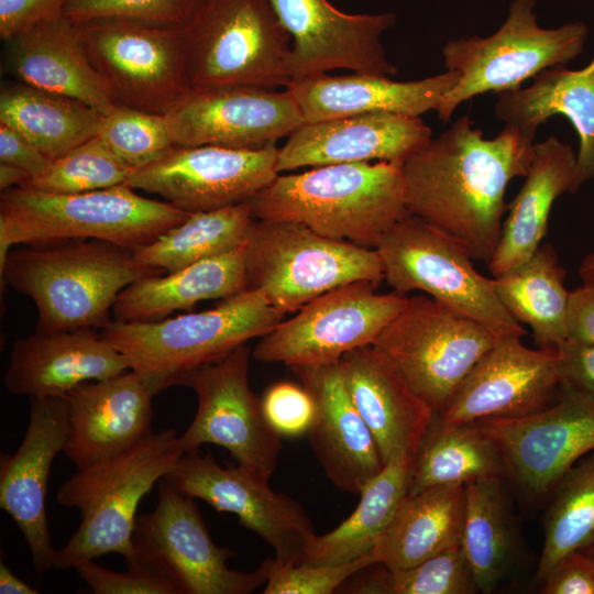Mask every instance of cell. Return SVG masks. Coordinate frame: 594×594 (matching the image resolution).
Instances as JSON below:
<instances>
[{"mask_svg":"<svg viewBox=\"0 0 594 594\" xmlns=\"http://www.w3.org/2000/svg\"><path fill=\"white\" fill-rule=\"evenodd\" d=\"M534 143L510 125L487 139L469 114L461 116L402 163L407 211L488 264L507 210V186L527 175Z\"/></svg>","mask_w":594,"mask_h":594,"instance_id":"obj_1","label":"cell"},{"mask_svg":"<svg viewBox=\"0 0 594 594\" xmlns=\"http://www.w3.org/2000/svg\"><path fill=\"white\" fill-rule=\"evenodd\" d=\"M248 202L255 219L297 222L369 249L408 212L402 163L386 161L278 175Z\"/></svg>","mask_w":594,"mask_h":594,"instance_id":"obj_2","label":"cell"},{"mask_svg":"<svg viewBox=\"0 0 594 594\" xmlns=\"http://www.w3.org/2000/svg\"><path fill=\"white\" fill-rule=\"evenodd\" d=\"M163 272L142 264L134 252L100 240L25 244L10 252L0 271L3 282L30 297L37 331L101 328L120 293L132 283Z\"/></svg>","mask_w":594,"mask_h":594,"instance_id":"obj_3","label":"cell"},{"mask_svg":"<svg viewBox=\"0 0 594 594\" xmlns=\"http://www.w3.org/2000/svg\"><path fill=\"white\" fill-rule=\"evenodd\" d=\"M178 437L172 428L153 431L117 454L77 469L62 484L57 503L78 509L81 520L55 551L53 568L74 569L107 553H119L125 562L134 558L138 506L183 457Z\"/></svg>","mask_w":594,"mask_h":594,"instance_id":"obj_4","label":"cell"},{"mask_svg":"<svg viewBox=\"0 0 594 594\" xmlns=\"http://www.w3.org/2000/svg\"><path fill=\"white\" fill-rule=\"evenodd\" d=\"M285 316L258 290L248 288L199 312L153 321H111L101 334L155 396L183 385L190 373L249 340L265 336Z\"/></svg>","mask_w":594,"mask_h":594,"instance_id":"obj_5","label":"cell"},{"mask_svg":"<svg viewBox=\"0 0 594 594\" xmlns=\"http://www.w3.org/2000/svg\"><path fill=\"white\" fill-rule=\"evenodd\" d=\"M189 215L125 184L78 194L13 187L0 195V271L16 244L100 240L135 251Z\"/></svg>","mask_w":594,"mask_h":594,"instance_id":"obj_6","label":"cell"},{"mask_svg":"<svg viewBox=\"0 0 594 594\" xmlns=\"http://www.w3.org/2000/svg\"><path fill=\"white\" fill-rule=\"evenodd\" d=\"M537 0H512L501 26L488 36L452 38L442 47L447 70L459 74L443 96L438 118L449 122L455 110L472 98L521 88L544 69L565 65L579 57L588 36L584 22L542 28Z\"/></svg>","mask_w":594,"mask_h":594,"instance_id":"obj_7","label":"cell"},{"mask_svg":"<svg viewBox=\"0 0 594 594\" xmlns=\"http://www.w3.org/2000/svg\"><path fill=\"white\" fill-rule=\"evenodd\" d=\"M248 288L283 312H296L345 284L384 279L375 249L324 237L292 221L255 219L243 245Z\"/></svg>","mask_w":594,"mask_h":594,"instance_id":"obj_8","label":"cell"},{"mask_svg":"<svg viewBox=\"0 0 594 594\" xmlns=\"http://www.w3.org/2000/svg\"><path fill=\"white\" fill-rule=\"evenodd\" d=\"M384 279L395 293L421 292L485 327L497 338L526 334L504 307L492 283L453 238L407 212L375 248Z\"/></svg>","mask_w":594,"mask_h":594,"instance_id":"obj_9","label":"cell"},{"mask_svg":"<svg viewBox=\"0 0 594 594\" xmlns=\"http://www.w3.org/2000/svg\"><path fill=\"white\" fill-rule=\"evenodd\" d=\"M191 88L290 82L292 38L271 0H207L186 25Z\"/></svg>","mask_w":594,"mask_h":594,"instance_id":"obj_10","label":"cell"},{"mask_svg":"<svg viewBox=\"0 0 594 594\" xmlns=\"http://www.w3.org/2000/svg\"><path fill=\"white\" fill-rule=\"evenodd\" d=\"M76 26L91 65L117 105L167 114L191 89L186 26L119 18Z\"/></svg>","mask_w":594,"mask_h":594,"instance_id":"obj_11","label":"cell"},{"mask_svg":"<svg viewBox=\"0 0 594 594\" xmlns=\"http://www.w3.org/2000/svg\"><path fill=\"white\" fill-rule=\"evenodd\" d=\"M499 338L426 294L405 307L372 344L436 415Z\"/></svg>","mask_w":594,"mask_h":594,"instance_id":"obj_12","label":"cell"},{"mask_svg":"<svg viewBox=\"0 0 594 594\" xmlns=\"http://www.w3.org/2000/svg\"><path fill=\"white\" fill-rule=\"evenodd\" d=\"M376 287L359 280L317 297L261 337L253 358L292 369L317 366L372 345L408 299L395 292L378 294Z\"/></svg>","mask_w":594,"mask_h":594,"instance_id":"obj_13","label":"cell"},{"mask_svg":"<svg viewBox=\"0 0 594 594\" xmlns=\"http://www.w3.org/2000/svg\"><path fill=\"white\" fill-rule=\"evenodd\" d=\"M133 543L179 594H249L267 581L271 558L250 572L230 569L235 553L213 542L195 498L164 480L156 508L136 516Z\"/></svg>","mask_w":594,"mask_h":594,"instance_id":"obj_14","label":"cell"},{"mask_svg":"<svg viewBox=\"0 0 594 594\" xmlns=\"http://www.w3.org/2000/svg\"><path fill=\"white\" fill-rule=\"evenodd\" d=\"M250 346L243 344L186 377L183 385L196 393L198 404L178 442L184 454L198 452L206 443L220 446L238 464L270 479L282 438L266 422L260 397L250 388Z\"/></svg>","mask_w":594,"mask_h":594,"instance_id":"obj_15","label":"cell"},{"mask_svg":"<svg viewBox=\"0 0 594 594\" xmlns=\"http://www.w3.org/2000/svg\"><path fill=\"white\" fill-rule=\"evenodd\" d=\"M162 480L218 512L235 515L242 527L273 548L276 560L299 563L316 535L302 506L274 491L268 477L238 463L222 466L210 453L183 454Z\"/></svg>","mask_w":594,"mask_h":594,"instance_id":"obj_16","label":"cell"},{"mask_svg":"<svg viewBox=\"0 0 594 594\" xmlns=\"http://www.w3.org/2000/svg\"><path fill=\"white\" fill-rule=\"evenodd\" d=\"M497 446L524 491H552L581 458L594 451V396L561 386L558 399L537 413L476 421Z\"/></svg>","mask_w":594,"mask_h":594,"instance_id":"obj_17","label":"cell"},{"mask_svg":"<svg viewBox=\"0 0 594 594\" xmlns=\"http://www.w3.org/2000/svg\"><path fill=\"white\" fill-rule=\"evenodd\" d=\"M278 147L174 146L135 169L125 185L157 195L188 212L216 210L252 199L278 175Z\"/></svg>","mask_w":594,"mask_h":594,"instance_id":"obj_18","label":"cell"},{"mask_svg":"<svg viewBox=\"0 0 594 594\" xmlns=\"http://www.w3.org/2000/svg\"><path fill=\"white\" fill-rule=\"evenodd\" d=\"M166 118L175 146L261 148L305 123L286 88L244 85L191 88Z\"/></svg>","mask_w":594,"mask_h":594,"instance_id":"obj_19","label":"cell"},{"mask_svg":"<svg viewBox=\"0 0 594 594\" xmlns=\"http://www.w3.org/2000/svg\"><path fill=\"white\" fill-rule=\"evenodd\" d=\"M292 38L288 74L294 79L333 69L391 77L397 73L382 44L396 14H349L328 0H271Z\"/></svg>","mask_w":594,"mask_h":594,"instance_id":"obj_20","label":"cell"},{"mask_svg":"<svg viewBox=\"0 0 594 594\" xmlns=\"http://www.w3.org/2000/svg\"><path fill=\"white\" fill-rule=\"evenodd\" d=\"M520 339H498L436 416L443 422L514 418L553 404L561 392L557 348L530 349Z\"/></svg>","mask_w":594,"mask_h":594,"instance_id":"obj_21","label":"cell"},{"mask_svg":"<svg viewBox=\"0 0 594 594\" xmlns=\"http://www.w3.org/2000/svg\"><path fill=\"white\" fill-rule=\"evenodd\" d=\"M67 436L64 396L30 397L24 438L13 454L0 459V507L22 532L37 575L53 568V548L46 515L52 463L63 452Z\"/></svg>","mask_w":594,"mask_h":594,"instance_id":"obj_22","label":"cell"},{"mask_svg":"<svg viewBox=\"0 0 594 594\" xmlns=\"http://www.w3.org/2000/svg\"><path fill=\"white\" fill-rule=\"evenodd\" d=\"M432 138L420 117L371 112L306 122L278 147L283 172L343 163L400 162Z\"/></svg>","mask_w":594,"mask_h":594,"instance_id":"obj_23","label":"cell"},{"mask_svg":"<svg viewBox=\"0 0 594 594\" xmlns=\"http://www.w3.org/2000/svg\"><path fill=\"white\" fill-rule=\"evenodd\" d=\"M153 397L132 370L74 387L64 395V454L77 470L141 441L153 432Z\"/></svg>","mask_w":594,"mask_h":594,"instance_id":"obj_24","label":"cell"},{"mask_svg":"<svg viewBox=\"0 0 594 594\" xmlns=\"http://www.w3.org/2000/svg\"><path fill=\"white\" fill-rule=\"evenodd\" d=\"M127 370L123 354L94 328L35 330L12 344L3 383L14 396H64L79 384Z\"/></svg>","mask_w":594,"mask_h":594,"instance_id":"obj_25","label":"cell"},{"mask_svg":"<svg viewBox=\"0 0 594 594\" xmlns=\"http://www.w3.org/2000/svg\"><path fill=\"white\" fill-rule=\"evenodd\" d=\"M317 402L308 432L312 450L334 486L360 495L384 468L375 439L345 387L339 361L293 367Z\"/></svg>","mask_w":594,"mask_h":594,"instance_id":"obj_26","label":"cell"},{"mask_svg":"<svg viewBox=\"0 0 594 594\" xmlns=\"http://www.w3.org/2000/svg\"><path fill=\"white\" fill-rule=\"evenodd\" d=\"M348 393L370 428L384 465L402 453L416 454L436 418L393 363L373 345L339 361Z\"/></svg>","mask_w":594,"mask_h":594,"instance_id":"obj_27","label":"cell"},{"mask_svg":"<svg viewBox=\"0 0 594 594\" xmlns=\"http://www.w3.org/2000/svg\"><path fill=\"white\" fill-rule=\"evenodd\" d=\"M458 78L454 70L409 81L359 73L320 74L294 79L286 89L300 108L305 123L371 112L420 117L437 111Z\"/></svg>","mask_w":594,"mask_h":594,"instance_id":"obj_28","label":"cell"},{"mask_svg":"<svg viewBox=\"0 0 594 594\" xmlns=\"http://www.w3.org/2000/svg\"><path fill=\"white\" fill-rule=\"evenodd\" d=\"M497 96L494 106L497 120L514 127L531 142L551 117H565L579 138L570 193H578L594 179V56L581 69L554 66L539 73L528 87Z\"/></svg>","mask_w":594,"mask_h":594,"instance_id":"obj_29","label":"cell"},{"mask_svg":"<svg viewBox=\"0 0 594 594\" xmlns=\"http://www.w3.org/2000/svg\"><path fill=\"white\" fill-rule=\"evenodd\" d=\"M8 43V65L21 82L77 99L102 114L116 107L84 50L76 23L64 13Z\"/></svg>","mask_w":594,"mask_h":594,"instance_id":"obj_30","label":"cell"},{"mask_svg":"<svg viewBox=\"0 0 594 594\" xmlns=\"http://www.w3.org/2000/svg\"><path fill=\"white\" fill-rule=\"evenodd\" d=\"M575 163V151L556 135L534 143L529 170L507 206L508 215L488 262L493 277L525 263L540 246L554 201L571 190Z\"/></svg>","mask_w":594,"mask_h":594,"instance_id":"obj_31","label":"cell"},{"mask_svg":"<svg viewBox=\"0 0 594 594\" xmlns=\"http://www.w3.org/2000/svg\"><path fill=\"white\" fill-rule=\"evenodd\" d=\"M244 245V244H243ZM243 245L182 270L141 278L125 287L112 312L118 321H153L197 302L248 289Z\"/></svg>","mask_w":594,"mask_h":594,"instance_id":"obj_32","label":"cell"},{"mask_svg":"<svg viewBox=\"0 0 594 594\" xmlns=\"http://www.w3.org/2000/svg\"><path fill=\"white\" fill-rule=\"evenodd\" d=\"M465 485L408 492L372 552L389 570L413 566L461 542Z\"/></svg>","mask_w":594,"mask_h":594,"instance_id":"obj_33","label":"cell"},{"mask_svg":"<svg viewBox=\"0 0 594 594\" xmlns=\"http://www.w3.org/2000/svg\"><path fill=\"white\" fill-rule=\"evenodd\" d=\"M415 454L402 453L388 461L366 483L353 513L327 534L315 535L302 551L309 564H339L362 557L375 546L398 505L409 491Z\"/></svg>","mask_w":594,"mask_h":594,"instance_id":"obj_34","label":"cell"},{"mask_svg":"<svg viewBox=\"0 0 594 594\" xmlns=\"http://www.w3.org/2000/svg\"><path fill=\"white\" fill-rule=\"evenodd\" d=\"M103 114L77 99L24 82L0 92V123L25 136L54 160L97 136Z\"/></svg>","mask_w":594,"mask_h":594,"instance_id":"obj_35","label":"cell"},{"mask_svg":"<svg viewBox=\"0 0 594 594\" xmlns=\"http://www.w3.org/2000/svg\"><path fill=\"white\" fill-rule=\"evenodd\" d=\"M564 279L565 270L548 243H541L525 263L492 278L498 299L519 323L531 328L538 348H556L566 340L570 292Z\"/></svg>","mask_w":594,"mask_h":594,"instance_id":"obj_36","label":"cell"},{"mask_svg":"<svg viewBox=\"0 0 594 594\" xmlns=\"http://www.w3.org/2000/svg\"><path fill=\"white\" fill-rule=\"evenodd\" d=\"M504 475L497 446L476 421L443 422L436 416L415 454L408 492Z\"/></svg>","mask_w":594,"mask_h":594,"instance_id":"obj_37","label":"cell"},{"mask_svg":"<svg viewBox=\"0 0 594 594\" xmlns=\"http://www.w3.org/2000/svg\"><path fill=\"white\" fill-rule=\"evenodd\" d=\"M255 220L250 204L190 213L134 252L139 262L170 273L242 246Z\"/></svg>","mask_w":594,"mask_h":594,"instance_id":"obj_38","label":"cell"},{"mask_svg":"<svg viewBox=\"0 0 594 594\" xmlns=\"http://www.w3.org/2000/svg\"><path fill=\"white\" fill-rule=\"evenodd\" d=\"M512 528L502 477L465 485L461 546L480 592L491 593L505 575L514 549Z\"/></svg>","mask_w":594,"mask_h":594,"instance_id":"obj_39","label":"cell"},{"mask_svg":"<svg viewBox=\"0 0 594 594\" xmlns=\"http://www.w3.org/2000/svg\"><path fill=\"white\" fill-rule=\"evenodd\" d=\"M553 491L544 518L538 583L564 556L594 552V451L568 470Z\"/></svg>","mask_w":594,"mask_h":594,"instance_id":"obj_40","label":"cell"},{"mask_svg":"<svg viewBox=\"0 0 594 594\" xmlns=\"http://www.w3.org/2000/svg\"><path fill=\"white\" fill-rule=\"evenodd\" d=\"M380 569L359 585L353 593L363 594H470L479 592L461 542L413 566Z\"/></svg>","mask_w":594,"mask_h":594,"instance_id":"obj_41","label":"cell"},{"mask_svg":"<svg viewBox=\"0 0 594 594\" xmlns=\"http://www.w3.org/2000/svg\"><path fill=\"white\" fill-rule=\"evenodd\" d=\"M134 172L94 136L54 158L21 186L53 194H78L125 184Z\"/></svg>","mask_w":594,"mask_h":594,"instance_id":"obj_42","label":"cell"},{"mask_svg":"<svg viewBox=\"0 0 594 594\" xmlns=\"http://www.w3.org/2000/svg\"><path fill=\"white\" fill-rule=\"evenodd\" d=\"M97 136L134 170L160 160L175 146L166 114L122 105L103 114Z\"/></svg>","mask_w":594,"mask_h":594,"instance_id":"obj_43","label":"cell"},{"mask_svg":"<svg viewBox=\"0 0 594 594\" xmlns=\"http://www.w3.org/2000/svg\"><path fill=\"white\" fill-rule=\"evenodd\" d=\"M207 0H68L64 14L73 22L119 18L139 22L186 26Z\"/></svg>","mask_w":594,"mask_h":594,"instance_id":"obj_44","label":"cell"},{"mask_svg":"<svg viewBox=\"0 0 594 594\" xmlns=\"http://www.w3.org/2000/svg\"><path fill=\"white\" fill-rule=\"evenodd\" d=\"M377 564L372 551L339 564H309L270 559L263 594H332L359 572Z\"/></svg>","mask_w":594,"mask_h":594,"instance_id":"obj_45","label":"cell"},{"mask_svg":"<svg viewBox=\"0 0 594 594\" xmlns=\"http://www.w3.org/2000/svg\"><path fill=\"white\" fill-rule=\"evenodd\" d=\"M95 594H179L172 581L135 551L127 571L117 572L87 560L75 568Z\"/></svg>","mask_w":594,"mask_h":594,"instance_id":"obj_46","label":"cell"},{"mask_svg":"<svg viewBox=\"0 0 594 594\" xmlns=\"http://www.w3.org/2000/svg\"><path fill=\"white\" fill-rule=\"evenodd\" d=\"M260 402L266 422L280 438L308 435L317 416L316 398L301 382H276Z\"/></svg>","mask_w":594,"mask_h":594,"instance_id":"obj_47","label":"cell"},{"mask_svg":"<svg viewBox=\"0 0 594 594\" xmlns=\"http://www.w3.org/2000/svg\"><path fill=\"white\" fill-rule=\"evenodd\" d=\"M543 594H594V561L583 551L560 559L540 582Z\"/></svg>","mask_w":594,"mask_h":594,"instance_id":"obj_48","label":"cell"},{"mask_svg":"<svg viewBox=\"0 0 594 594\" xmlns=\"http://www.w3.org/2000/svg\"><path fill=\"white\" fill-rule=\"evenodd\" d=\"M68 0H0V36L6 42L64 13Z\"/></svg>","mask_w":594,"mask_h":594,"instance_id":"obj_49","label":"cell"},{"mask_svg":"<svg viewBox=\"0 0 594 594\" xmlns=\"http://www.w3.org/2000/svg\"><path fill=\"white\" fill-rule=\"evenodd\" d=\"M561 386L594 396V344L564 340L557 346Z\"/></svg>","mask_w":594,"mask_h":594,"instance_id":"obj_50","label":"cell"},{"mask_svg":"<svg viewBox=\"0 0 594 594\" xmlns=\"http://www.w3.org/2000/svg\"><path fill=\"white\" fill-rule=\"evenodd\" d=\"M51 161L16 130L0 123V163L16 166L31 177L42 172Z\"/></svg>","mask_w":594,"mask_h":594,"instance_id":"obj_51","label":"cell"},{"mask_svg":"<svg viewBox=\"0 0 594 594\" xmlns=\"http://www.w3.org/2000/svg\"><path fill=\"white\" fill-rule=\"evenodd\" d=\"M565 326L566 340L594 344V284L570 292Z\"/></svg>","mask_w":594,"mask_h":594,"instance_id":"obj_52","label":"cell"},{"mask_svg":"<svg viewBox=\"0 0 594 594\" xmlns=\"http://www.w3.org/2000/svg\"><path fill=\"white\" fill-rule=\"evenodd\" d=\"M1 594H38L40 592L19 579L3 562L0 564Z\"/></svg>","mask_w":594,"mask_h":594,"instance_id":"obj_53","label":"cell"},{"mask_svg":"<svg viewBox=\"0 0 594 594\" xmlns=\"http://www.w3.org/2000/svg\"><path fill=\"white\" fill-rule=\"evenodd\" d=\"M30 177L25 170L7 164L0 163V189L1 191L13 188L21 187Z\"/></svg>","mask_w":594,"mask_h":594,"instance_id":"obj_54","label":"cell"},{"mask_svg":"<svg viewBox=\"0 0 594 594\" xmlns=\"http://www.w3.org/2000/svg\"><path fill=\"white\" fill-rule=\"evenodd\" d=\"M579 275L584 284H594V251L581 261Z\"/></svg>","mask_w":594,"mask_h":594,"instance_id":"obj_55","label":"cell"},{"mask_svg":"<svg viewBox=\"0 0 594 594\" xmlns=\"http://www.w3.org/2000/svg\"><path fill=\"white\" fill-rule=\"evenodd\" d=\"M587 554H588V556L593 559V561H594V552L587 553Z\"/></svg>","mask_w":594,"mask_h":594,"instance_id":"obj_56","label":"cell"}]
</instances>
